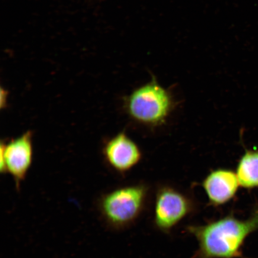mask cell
<instances>
[{
  "label": "cell",
  "mask_w": 258,
  "mask_h": 258,
  "mask_svg": "<svg viewBox=\"0 0 258 258\" xmlns=\"http://www.w3.org/2000/svg\"><path fill=\"white\" fill-rule=\"evenodd\" d=\"M236 175L244 188L258 187V150H247L238 162Z\"/></svg>",
  "instance_id": "obj_8"
},
{
  "label": "cell",
  "mask_w": 258,
  "mask_h": 258,
  "mask_svg": "<svg viewBox=\"0 0 258 258\" xmlns=\"http://www.w3.org/2000/svg\"><path fill=\"white\" fill-rule=\"evenodd\" d=\"M172 107L169 92L153 79L134 90L125 101V111L132 120L151 126L162 124Z\"/></svg>",
  "instance_id": "obj_3"
},
{
  "label": "cell",
  "mask_w": 258,
  "mask_h": 258,
  "mask_svg": "<svg viewBox=\"0 0 258 258\" xmlns=\"http://www.w3.org/2000/svg\"><path fill=\"white\" fill-rule=\"evenodd\" d=\"M148 188L143 184L120 187L103 195L98 208L106 225L121 230L134 223L146 202Z\"/></svg>",
  "instance_id": "obj_2"
},
{
  "label": "cell",
  "mask_w": 258,
  "mask_h": 258,
  "mask_svg": "<svg viewBox=\"0 0 258 258\" xmlns=\"http://www.w3.org/2000/svg\"><path fill=\"white\" fill-rule=\"evenodd\" d=\"M32 135V131H28L8 143H1L0 172L11 175L18 189L27 177L33 161Z\"/></svg>",
  "instance_id": "obj_4"
},
{
  "label": "cell",
  "mask_w": 258,
  "mask_h": 258,
  "mask_svg": "<svg viewBox=\"0 0 258 258\" xmlns=\"http://www.w3.org/2000/svg\"><path fill=\"white\" fill-rule=\"evenodd\" d=\"M258 229V211L246 220L228 215L204 225L189 226L198 241L196 258H234L240 256L245 239Z\"/></svg>",
  "instance_id": "obj_1"
},
{
  "label": "cell",
  "mask_w": 258,
  "mask_h": 258,
  "mask_svg": "<svg viewBox=\"0 0 258 258\" xmlns=\"http://www.w3.org/2000/svg\"><path fill=\"white\" fill-rule=\"evenodd\" d=\"M192 210V202L186 196L172 187H163L156 196L155 224L159 230L169 231L189 214Z\"/></svg>",
  "instance_id": "obj_5"
},
{
  "label": "cell",
  "mask_w": 258,
  "mask_h": 258,
  "mask_svg": "<svg viewBox=\"0 0 258 258\" xmlns=\"http://www.w3.org/2000/svg\"><path fill=\"white\" fill-rule=\"evenodd\" d=\"M102 153L106 164L120 173L133 169L142 159L140 147L124 132L106 141Z\"/></svg>",
  "instance_id": "obj_6"
},
{
  "label": "cell",
  "mask_w": 258,
  "mask_h": 258,
  "mask_svg": "<svg viewBox=\"0 0 258 258\" xmlns=\"http://www.w3.org/2000/svg\"><path fill=\"white\" fill-rule=\"evenodd\" d=\"M239 185L236 173L226 169L212 171L202 183L209 202L217 206L230 201Z\"/></svg>",
  "instance_id": "obj_7"
}]
</instances>
